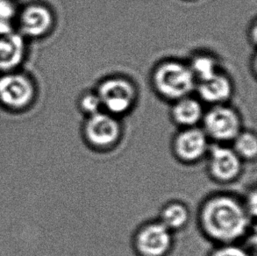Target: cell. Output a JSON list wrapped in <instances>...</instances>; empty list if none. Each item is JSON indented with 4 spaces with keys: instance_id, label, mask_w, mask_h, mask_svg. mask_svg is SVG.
I'll return each mask as SVG.
<instances>
[{
    "instance_id": "cell-12",
    "label": "cell",
    "mask_w": 257,
    "mask_h": 256,
    "mask_svg": "<svg viewBox=\"0 0 257 256\" xmlns=\"http://www.w3.org/2000/svg\"><path fill=\"white\" fill-rule=\"evenodd\" d=\"M241 160L233 149L216 145L210 149V171L217 180L228 182L236 178Z\"/></svg>"
},
{
    "instance_id": "cell-20",
    "label": "cell",
    "mask_w": 257,
    "mask_h": 256,
    "mask_svg": "<svg viewBox=\"0 0 257 256\" xmlns=\"http://www.w3.org/2000/svg\"><path fill=\"white\" fill-rule=\"evenodd\" d=\"M247 35H248V40H249L251 44L253 46H255L257 39L256 20H254L253 22H252V24L250 25L249 30L247 32Z\"/></svg>"
},
{
    "instance_id": "cell-14",
    "label": "cell",
    "mask_w": 257,
    "mask_h": 256,
    "mask_svg": "<svg viewBox=\"0 0 257 256\" xmlns=\"http://www.w3.org/2000/svg\"><path fill=\"white\" fill-rule=\"evenodd\" d=\"M187 63L197 82L207 79L221 70L219 60L207 52L195 53Z\"/></svg>"
},
{
    "instance_id": "cell-13",
    "label": "cell",
    "mask_w": 257,
    "mask_h": 256,
    "mask_svg": "<svg viewBox=\"0 0 257 256\" xmlns=\"http://www.w3.org/2000/svg\"><path fill=\"white\" fill-rule=\"evenodd\" d=\"M171 118L181 127H193L201 123L204 117L203 103L193 94L181 97L171 103Z\"/></svg>"
},
{
    "instance_id": "cell-11",
    "label": "cell",
    "mask_w": 257,
    "mask_h": 256,
    "mask_svg": "<svg viewBox=\"0 0 257 256\" xmlns=\"http://www.w3.org/2000/svg\"><path fill=\"white\" fill-rule=\"evenodd\" d=\"M27 42L16 29L0 34V73L19 69L27 56Z\"/></svg>"
},
{
    "instance_id": "cell-10",
    "label": "cell",
    "mask_w": 257,
    "mask_h": 256,
    "mask_svg": "<svg viewBox=\"0 0 257 256\" xmlns=\"http://www.w3.org/2000/svg\"><path fill=\"white\" fill-rule=\"evenodd\" d=\"M233 80L220 70L207 79L197 82L195 92L202 103L216 105L227 104L233 96Z\"/></svg>"
},
{
    "instance_id": "cell-18",
    "label": "cell",
    "mask_w": 257,
    "mask_h": 256,
    "mask_svg": "<svg viewBox=\"0 0 257 256\" xmlns=\"http://www.w3.org/2000/svg\"><path fill=\"white\" fill-rule=\"evenodd\" d=\"M77 107L85 117L103 111L100 99L95 89L84 90L80 94L77 98Z\"/></svg>"
},
{
    "instance_id": "cell-2",
    "label": "cell",
    "mask_w": 257,
    "mask_h": 256,
    "mask_svg": "<svg viewBox=\"0 0 257 256\" xmlns=\"http://www.w3.org/2000/svg\"><path fill=\"white\" fill-rule=\"evenodd\" d=\"M150 80L157 96L171 103L193 94L197 84L187 62L175 58L158 62L151 70Z\"/></svg>"
},
{
    "instance_id": "cell-7",
    "label": "cell",
    "mask_w": 257,
    "mask_h": 256,
    "mask_svg": "<svg viewBox=\"0 0 257 256\" xmlns=\"http://www.w3.org/2000/svg\"><path fill=\"white\" fill-rule=\"evenodd\" d=\"M83 134L90 146L108 149L117 144L121 137V124L118 117L100 111L87 116L83 125Z\"/></svg>"
},
{
    "instance_id": "cell-16",
    "label": "cell",
    "mask_w": 257,
    "mask_h": 256,
    "mask_svg": "<svg viewBox=\"0 0 257 256\" xmlns=\"http://www.w3.org/2000/svg\"><path fill=\"white\" fill-rule=\"evenodd\" d=\"M233 142H234L233 150L240 158L243 157L246 159H254L256 156V135L253 132L241 131Z\"/></svg>"
},
{
    "instance_id": "cell-17",
    "label": "cell",
    "mask_w": 257,
    "mask_h": 256,
    "mask_svg": "<svg viewBox=\"0 0 257 256\" xmlns=\"http://www.w3.org/2000/svg\"><path fill=\"white\" fill-rule=\"evenodd\" d=\"M19 9L14 0H0V34L15 30Z\"/></svg>"
},
{
    "instance_id": "cell-6",
    "label": "cell",
    "mask_w": 257,
    "mask_h": 256,
    "mask_svg": "<svg viewBox=\"0 0 257 256\" xmlns=\"http://www.w3.org/2000/svg\"><path fill=\"white\" fill-rule=\"evenodd\" d=\"M55 23V14L49 6L33 2L19 9L15 29L26 40H39L52 32Z\"/></svg>"
},
{
    "instance_id": "cell-8",
    "label": "cell",
    "mask_w": 257,
    "mask_h": 256,
    "mask_svg": "<svg viewBox=\"0 0 257 256\" xmlns=\"http://www.w3.org/2000/svg\"><path fill=\"white\" fill-rule=\"evenodd\" d=\"M136 248L142 256H164L172 244L171 230L161 222H153L139 230Z\"/></svg>"
},
{
    "instance_id": "cell-1",
    "label": "cell",
    "mask_w": 257,
    "mask_h": 256,
    "mask_svg": "<svg viewBox=\"0 0 257 256\" xmlns=\"http://www.w3.org/2000/svg\"><path fill=\"white\" fill-rule=\"evenodd\" d=\"M249 213L236 198L226 195L209 199L202 208L201 224L209 237L231 244L246 234Z\"/></svg>"
},
{
    "instance_id": "cell-5",
    "label": "cell",
    "mask_w": 257,
    "mask_h": 256,
    "mask_svg": "<svg viewBox=\"0 0 257 256\" xmlns=\"http://www.w3.org/2000/svg\"><path fill=\"white\" fill-rule=\"evenodd\" d=\"M201 123L207 137L219 142H232L242 131L239 111L227 104L211 105Z\"/></svg>"
},
{
    "instance_id": "cell-3",
    "label": "cell",
    "mask_w": 257,
    "mask_h": 256,
    "mask_svg": "<svg viewBox=\"0 0 257 256\" xmlns=\"http://www.w3.org/2000/svg\"><path fill=\"white\" fill-rule=\"evenodd\" d=\"M95 90L100 99L102 110L118 118L132 111L139 96L134 81L119 75L104 77Z\"/></svg>"
},
{
    "instance_id": "cell-19",
    "label": "cell",
    "mask_w": 257,
    "mask_h": 256,
    "mask_svg": "<svg viewBox=\"0 0 257 256\" xmlns=\"http://www.w3.org/2000/svg\"><path fill=\"white\" fill-rule=\"evenodd\" d=\"M212 256H249V254L239 246L229 244L216 250Z\"/></svg>"
},
{
    "instance_id": "cell-9",
    "label": "cell",
    "mask_w": 257,
    "mask_h": 256,
    "mask_svg": "<svg viewBox=\"0 0 257 256\" xmlns=\"http://www.w3.org/2000/svg\"><path fill=\"white\" fill-rule=\"evenodd\" d=\"M174 151L181 160L194 162L208 151V137L198 126L183 128L174 139Z\"/></svg>"
},
{
    "instance_id": "cell-15",
    "label": "cell",
    "mask_w": 257,
    "mask_h": 256,
    "mask_svg": "<svg viewBox=\"0 0 257 256\" xmlns=\"http://www.w3.org/2000/svg\"><path fill=\"white\" fill-rule=\"evenodd\" d=\"M189 211L181 203H171L164 208L161 213V223L170 230L180 229L187 223Z\"/></svg>"
},
{
    "instance_id": "cell-4",
    "label": "cell",
    "mask_w": 257,
    "mask_h": 256,
    "mask_svg": "<svg viewBox=\"0 0 257 256\" xmlns=\"http://www.w3.org/2000/svg\"><path fill=\"white\" fill-rule=\"evenodd\" d=\"M37 95L35 81L24 72L12 70L0 73V104L13 111L31 106Z\"/></svg>"
}]
</instances>
